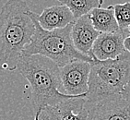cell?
<instances>
[{"label": "cell", "mask_w": 130, "mask_h": 120, "mask_svg": "<svg viewBox=\"0 0 130 120\" xmlns=\"http://www.w3.org/2000/svg\"><path fill=\"white\" fill-rule=\"evenodd\" d=\"M124 46H125V50L130 53V31H129V34L124 40Z\"/></svg>", "instance_id": "9a60e30c"}, {"label": "cell", "mask_w": 130, "mask_h": 120, "mask_svg": "<svg viewBox=\"0 0 130 120\" xmlns=\"http://www.w3.org/2000/svg\"><path fill=\"white\" fill-rule=\"evenodd\" d=\"M30 15L35 24V33L22 51V55H41L56 63L59 68L75 60L92 62L89 55L78 52L73 44L71 29L73 23L61 29L46 31L39 24L36 13L30 10Z\"/></svg>", "instance_id": "3957f363"}, {"label": "cell", "mask_w": 130, "mask_h": 120, "mask_svg": "<svg viewBox=\"0 0 130 120\" xmlns=\"http://www.w3.org/2000/svg\"><path fill=\"white\" fill-rule=\"evenodd\" d=\"M130 80V53L125 50L115 59L93 60L86 93L87 103H93L121 94Z\"/></svg>", "instance_id": "277c9868"}, {"label": "cell", "mask_w": 130, "mask_h": 120, "mask_svg": "<svg viewBox=\"0 0 130 120\" xmlns=\"http://www.w3.org/2000/svg\"><path fill=\"white\" fill-rule=\"evenodd\" d=\"M129 31L119 30L113 33H101L91 48L90 57L93 60L115 59L125 52L124 40Z\"/></svg>", "instance_id": "ba28073f"}, {"label": "cell", "mask_w": 130, "mask_h": 120, "mask_svg": "<svg viewBox=\"0 0 130 120\" xmlns=\"http://www.w3.org/2000/svg\"><path fill=\"white\" fill-rule=\"evenodd\" d=\"M93 27L99 33H113L119 30L115 20V8L111 5L108 8H96L89 13Z\"/></svg>", "instance_id": "8fae6325"}, {"label": "cell", "mask_w": 130, "mask_h": 120, "mask_svg": "<svg viewBox=\"0 0 130 120\" xmlns=\"http://www.w3.org/2000/svg\"><path fill=\"white\" fill-rule=\"evenodd\" d=\"M24 0H8L0 9V69L14 71L35 33Z\"/></svg>", "instance_id": "6da1fadb"}, {"label": "cell", "mask_w": 130, "mask_h": 120, "mask_svg": "<svg viewBox=\"0 0 130 120\" xmlns=\"http://www.w3.org/2000/svg\"><path fill=\"white\" fill-rule=\"evenodd\" d=\"M90 104L87 120H130V100L121 94L112 95Z\"/></svg>", "instance_id": "5b68a950"}, {"label": "cell", "mask_w": 130, "mask_h": 120, "mask_svg": "<svg viewBox=\"0 0 130 120\" xmlns=\"http://www.w3.org/2000/svg\"><path fill=\"white\" fill-rule=\"evenodd\" d=\"M113 8L115 20L119 29L130 31V2L115 4L113 5Z\"/></svg>", "instance_id": "4fadbf2b"}, {"label": "cell", "mask_w": 130, "mask_h": 120, "mask_svg": "<svg viewBox=\"0 0 130 120\" xmlns=\"http://www.w3.org/2000/svg\"><path fill=\"white\" fill-rule=\"evenodd\" d=\"M86 94L64 100L55 105H47L41 111L39 120H87Z\"/></svg>", "instance_id": "8992f818"}, {"label": "cell", "mask_w": 130, "mask_h": 120, "mask_svg": "<svg viewBox=\"0 0 130 120\" xmlns=\"http://www.w3.org/2000/svg\"><path fill=\"white\" fill-rule=\"evenodd\" d=\"M100 33L93 27L89 14L81 16L72 25L71 38L73 44L78 52L90 56L92 45Z\"/></svg>", "instance_id": "9c48e42d"}, {"label": "cell", "mask_w": 130, "mask_h": 120, "mask_svg": "<svg viewBox=\"0 0 130 120\" xmlns=\"http://www.w3.org/2000/svg\"><path fill=\"white\" fill-rule=\"evenodd\" d=\"M62 5L67 6L76 20L84 16L96 8H101L103 0H58Z\"/></svg>", "instance_id": "7c38bea8"}, {"label": "cell", "mask_w": 130, "mask_h": 120, "mask_svg": "<svg viewBox=\"0 0 130 120\" xmlns=\"http://www.w3.org/2000/svg\"><path fill=\"white\" fill-rule=\"evenodd\" d=\"M36 19L39 24L46 31L61 29L74 23L76 20L69 8L62 4L44 8L40 15H36Z\"/></svg>", "instance_id": "30bf717a"}, {"label": "cell", "mask_w": 130, "mask_h": 120, "mask_svg": "<svg viewBox=\"0 0 130 120\" xmlns=\"http://www.w3.org/2000/svg\"><path fill=\"white\" fill-rule=\"evenodd\" d=\"M18 69L31 88V104L34 120H39L41 111L47 105H55L75 97L64 93L60 68L56 63L41 55H22Z\"/></svg>", "instance_id": "7a4b0ae2"}, {"label": "cell", "mask_w": 130, "mask_h": 120, "mask_svg": "<svg viewBox=\"0 0 130 120\" xmlns=\"http://www.w3.org/2000/svg\"><path fill=\"white\" fill-rule=\"evenodd\" d=\"M121 95H122L123 97H125V99L130 100V80L129 82L127 83V85L125 86V88L124 89V91L122 92Z\"/></svg>", "instance_id": "5bb4252c"}, {"label": "cell", "mask_w": 130, "mask_h": 120, "mask_svg": "<svg viewBox=\"0 0 130 120\" xmlns=\"http://www.w3.org/2000/svg\"><path fill=\"white\" fill-rule=\"evenodd\" d=\"M90 63L84 60H75L60 68L64 93L69 95L86 94L89 88Z\"/></svg>", "instance_id": "52a82bcc"}]
</instances>
